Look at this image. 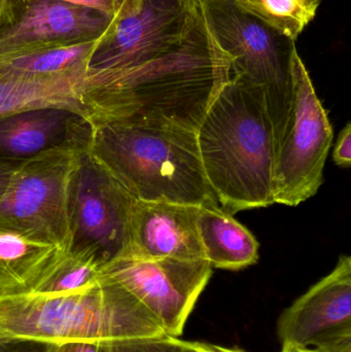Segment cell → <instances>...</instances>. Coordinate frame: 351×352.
Listing matches in <instances>:
<instances>
[{"label": "cell", "instance_id": "11", "mask_svg": "<svg viewBox=\"0 0 351 352\" xmlns=\"http://www.w3.org/2000/svg\"><path fill=\"white\" fill-rule=\"evenodd\" d=\"M117 24L98 10L64 0H12L10 22L0 30V60L99 41Z\"/></svg>", "mask_w": 351, "mask_h": 352}, {"label": "cell", "instance_id": "29", "mask_svg": "<svg viewBox=\"0 0 351 352\" xmlns=\"http://www.w3.org/2000/svg\"><path fill=\"white\" fill-rule=\"evenodd\" d=\"M282 352H331L323 351L319 349H310V347L298 346V345L291 344V343H282ZM341 352H351V349H346Z\"/></svg>", "mask_w": 351, "mask_h": 352}, {"label": "cell", "instance_id": "16", "mask_svg": "<svg viewBox=\"0 0 351 352\" xmlns=\"http://www.w3.org/2000/svg\"><path fill=\"white\" fill-rule=\"evenodd\" d=\"M65 252L0 226V297L32 293Z\"/></svg>", "mask_w": 351, "mask_h": 352}, {"label": "cell", "instance_id": "13", "mask_svg": "<svg viewBox=\"0 0 351 352\" xmlns=\"http://www.w3.org/2000/svg\"><path fill=\"white\" fill-rule=\"evenodd\" d=\"M199 206L136 199L124 256L142 260H206L197 229Z\"/></svg>", "mask_w": 351, "mask_h": 352}, {"label": "cell", "instance_id": "27", "mask_svg": "<svg viewBox=\"0 0 351 352\" xmlns=\"http://www.w3.org/2000/svg\"><path fill=\"white\" fill-rule=\"evenodd\" d=\"M22 163L0 162V201L8 192L14 173Z\"/></svg>", "mask_w": 351, "mask_h": 352}, {"label": "cell", "instance_id": "5", "mask_svg": "<svg viewBox=\"0 0 351 352\" xmlns=\"http://www.w3.org/2000/svg\"><path fill=\"white\" fill-rule=\"evenodd\" d=\"M197 2L216 45L232 61V76L263 92L278 152L292 117L295 41L241 10L235 0Z\"/></svg>", "mask_w": 351, "mask_h": 352}, {"label": "cell", "instance_id": "21", "mask_svg": "<svg viewBox=\"0 0 351 352\" xmlns=\"http://www.w3.org/2000/svg\"><path fill=\"white\" fill-rule=\"evenodd\" d=\"M76 6L92 8L106 14L115 22L119 23L129 14H133L141 0H64Z\"/></svg>", "mask_w": 351, "mask_h": 352}, {"label": "cell", "instance_id": "15", "mask_svg": "<svg viewBox=\"0 0 351 352\" xmlns=\"http://www.w3.org/2000/svg\"><path fill=\"white\" fill-rule=\"evenodd\" d=\"M84 76L45 78L0 61V119L39 107L72 109L91 122Z\"/></svg>", "mask_w": 351, "mask_h": 352}, {"label": "cell", "instance_id": "8", "mask_svg": "<svg viewBox=\"0 0 351 352\" xmlns=\"http://www.w3.org/2000/svg\"><path fill=\"white\" fill-rule=\"evenodd\" d=\"M292 117L288 133L276 152L274 203L297 206L317 194L333 144V128L299 56L293 57Z\"/></svg>", "mask_w": 351, "mask_h": 352}, {"label": "cell", "instance_id": "4", "mask_svg": "<svg viewBox=\"0 0 351 352\" xmlns=\"http://www.w3.org/2000/svg\"><path fill=\"white\" fill-rule=\"evenodd\" d=\"M0 335L109 344L168 337L133 296L103 278L76 293L0 297Z\"/></svg>", "mask_w": 351, "mask_h": 352}, {"label": "cell", "instance_id": "17", "mask_svg": "<svg viewBox=\"0 0 351 352\" xmlns=\"http://www.w3.org/2000/svg\"><path fill=\"white\" fill-rule=\"evenodd\" d=\"M197 229L212 268L240 270L259 260L260 244L255 236L220 206L199 207Z\"/></svg>", "mask_w": 351, "mask_h": 352}, {"label": "cell", "instance_id": "1", "mask_svg": "<svg viewBox=\"0 0 351 352\" xmlns=\"http://www.w3.org/2000/svg\"><path fill=\"white\" fill-rule=\"evenodd\" d=\"M232 78V61L198 12L179 47L135 69L86 89L92 125L161 122L197 131L208 107Z\"/></svg>", "mask_w": 351, "mask_h": 352}, {"label": "cell", "instance_id": "18", "mask_svg": "<svg viewBox=\"0 0 351 352\" xmlns=\"http://www.w3.org/2000/svg\"><path fill=\"white\" fill-rule=\"evenodd\" d=\"M99 41L43 50L16 59L0 60L21 72L45 78L84 76Z\"/></svg>", "mask_w": 351, "mask_h": 352}, {"label": "cell", "instance_id": "22", "mask_svg": "<svg viewBox=\"0 0 351 352\" xmlns=\"http://www.w3.org/2000/svg\"><path fill=\"white\" fill-rule=\"evenodd\" d=\"M111 352H189L181 339L165 337L150 340L127 341L111 344Z\"/></svg>", "mask_w": 351, "mask_h": 352}, {"label": "cell", "instance_id": "7", "mask_svg": "<svg viewBox=\"0 0 351 352\" xmlns=\"http://www.w3.org/2000/svg\"><path fill=\"white\" fill-rule=\"evenodd\" d=\"M135 201L88 148L82 151L70 182L66 252L91 254L102 267L124 256Z\"/></svg>", "mask_w": 351, "mask_h": 352}, {"label": "cell", "instance_id": "23", "mask_svg": "<svg viewBox=\"0 0 351 352\" xmlns=\"http://www.w3.org/2000/svg\"><path fill=\"white\" fill-rule=\"evenodd\" d=\"M49 343L30 337L0 335V352H45Z\"/></svg>", "mask_w": 351, "mask_h": 352}, {"label": "cell", "instance_id": "26", "mask_svg": "<svg viewBox=\"0 0 351 352\" xmlns=\"http://www.w3.org/2000/svg\"><path fill=\"white\" fill-rule=\"evenodd\" d=\"M181 343L189 352H245L241 349H230V347L220 346V345L201 342V341L181 340Z\"/></svg>", "mask_w": 351, "mask_h": 352}, {"label": "cell", "instance_id": "19", "mask_svg": "<svg viewBox=\"0 0 351 352\" xmlns=\"http://www.w3.org/2000/svg\"><path fill=\"white\" fill-rule=\"evenodd\" d=\"M237 6L296 41L315 19L321 0H235Z\"/></svg>", "mask_w": 351, "mask_h": 352}, {"label": "cell", "instance_id": "28", "mask_svg": "<svg viewBox=\"0 0 351 352\" xmlns=\"http://www.w3.org/2000/svg\"><path fill=\"white\" fill-rule=\"evenodd\" d=\"M12 10V0H0V30L10 22Z\"/></svg>", "mask_w": 351, "mask_h": 352}, {"label": "cell", "instance_id": "24", "mask_svg": "<svg viewBox=\"0 0 351 352\" xmlns=\"http://www.w3.org/2000/svg\"><path fill=\"white\" fill-rule=\"evenodd\" d=\"M45 352H111V344L98 341L49 342Z\"/></svg>", "mask_w": 351, "mask_h": 352}, {"label": "cell", "instance_id": "14", "mask_svg": "<svg viewBox=\"0 0 351 352\" xmlns=\"http://www.w3.org/2000/svg\"><path fill=\"white\" fill-rule=\"evenodd\" d=\"M93 125L63 107H39L0 119V162L23 163L58 148L86 150Z\"/></svg>", "mask_w": 351, "mask_h": 352}, {"label": "cell", "instance_id": "6", "mask_svg": "<svg viewBox=\"0 0 351 352\" xmlns=\"http://www.w3.org/2000/svg\"><path fill=\"white\" fill-rule=\"evenodd\" d=\"M82 151L58 148L23 162L0 201V226L67 250L70 182Z\"/></svg>", "mask_w": 351, "mask_h": 352}, {"label": "cell", "instance_id": "10", "mask_svg": "<svg viewBox=\"0 0 351 352\" xmlns=\"http://www.w3.org/2000/svg\"><path fill=\"white\" fill-rule=\"evenodd\" d=\"M212 274V265L204 258L142 260L122 256L103 267L100 278L121 285L167 336L179 338Z\"/></svg>", "mask_w": 351, "mask_h": 352}, {"label": "cell", "instance_id": "20", "mask_svg": "<svg viewBox=\"0 0 351 352\" xmlns=\"http://www.w3.org/2000/svg\"><path fill=\"white\" fill-rule=\"evenodd\" d=\"M102 268L91 254L65 252L30 294L59 295L84 291L100 281Z\"/></svg>", "mask_w": 351, "mask_h": 352}, {"label": "cell", "instance_id": "12", "mask_svg": "<svg viewBox=\"0 0 351 352\" xmlns=\"http://www.w3.org/2000/svg\"><path fill=\"white\" fill-rule=\"evenodd\" d=\"M280 342L341 352L351 349V258L340 256L334 270L280 314Z\"/></svg>", "mask_w": 351, "mask_h": 352}, {"label": "cell", "instance_id": "2", "mask_svg": "<svg viewBox=\"0 0 351 352\" xmlns=\"http://www.w3.org/2000/svg\"><path fill=\"white\" fill-rule=\"evenodd\" d=\"M196 135L206 179L223 210L234 215L274 204L275 140L261 89L232 76Z\"/></svg>", "mask_w": 351, "mask_h": 352}, {"label": "cell", "instance_id": "3", "mask_svg": "<svg viewBox=\"0 0 351 352\" xmlns=\"http://www.w3.org/2000/svg\"><path fill=\"white\" fill-rule=\"evenodd\" d=\"M88 151L137 200L220 206L193 130L161 122H97Z\"/></svg>", "mask_w": 351, "mask_h": 352}, {"label": "cell", "instance_id": "9", "mask_svg": "<svg viewBox=\"0 0 351 352\" xmlns=\"http://www.w3.org/2000/svg\"><path fill=\"white\" fill-rule=\"evenodd\" d=\"M199 12L197 0H141L133 14L99 39L86 86L135 69L179 47Z\"/></svg>", "mask_w": 351, "mask_h": 352}, {"label": "cell", "instance_id": "25", "mask_svg": "<svg viewBox=\"0 0 351 352\" xmlns=\"http://www.w3.org/2000/svg\"><path fill=\"white\" fill-rule=\"evenodd\" d=\"M333 160L340 167H350L351 163V126L348 123L340 132L333 153Z\"/></svg>", "mask_w": 351, "mask_h": 352}]
</instances>
